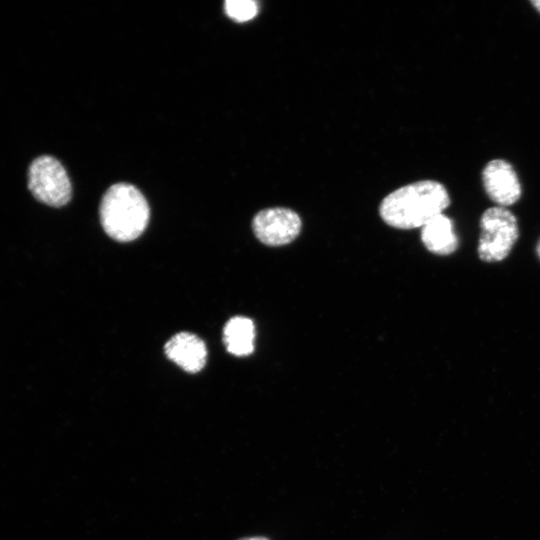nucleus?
Returning <instances> with one entry per match:
<instances>
[{"label": "nucleus", "instance_id": "obj_9", "mask_svg": "<svg viewBox=\"0 0 540 540\" xmlns=\"http://www.w3.org/2000/svg\"><path fill=\"white\" fill-rule=\"evenodd\" d=\"M255 326L251 319L235 316L223 329V342L227 351L235 356L250 355L254 350Z\"/></svg>", "mask_w": 540, "mask_h": 540}, {"label": "nucleus", "instance_id": "obj_7", "mask_svg": "<svg viewBox=\"0 0 540 540\" xmlns=\"http://www.w3.org/2000/svg\"><path fill=\"white\" fill-rule=\"evenodd\" d=\"M164 352L171 361L189 373L199 372L206 363L207 349L204 342L189 332L172 336L166 342Z\"/></svg>", "mask_w": 540, "mask_h": 540}, {"label": "nucleus", "instance_id": "obj_4", "mask_svg": "<svg viewBox=\"0 0 540 540\" xmlns=\"http://www.w3.org/2000/svg\"><path fill=\"white\" fill-rule=\"evenodd\" d=\"M28 188L36 200L52 207L66 205L72 196V186L65 168L49 155L40 156L31 163Z\"/></svg>", "mask_w": 540, "mask_h": 540}, {"label": "nucleus", "instance_id": "obj_8", "mask_svg": "<svg viewBox=\"0 0 540 540\" xmlns=\"http://www.w3.org/2000/svg\"><path fill=\"white\" fill-rule=\"evenodd\" d=\"M421 240L427 250L437 255H449L459 244L453 222L444 214L432 218L422 227Z\"/></svg>", "mask_w": 540, "mask_h": 540}, {"label": "nucleus", "instance_id": "obj_10", "mask_svg": "<svg viewBox=\"0 0 540 540\" xmlns=\"http://www.w3.org/2000/svg\"><path fill=\"white\" fill-rule=\"evenodd\" d=\"M226 14L237 22H245L254 18L258 13L257 2L252 0H226Z\"/></svg>", "mask_w": 540, "mask_h": 540}, {"label": "nucleus", "instance_id": "obj_13", "mask_svg": "<svg viewBox=\"0 0 540 540\" xmlns=\"http://www.w3.org/2000/svg\"><path fill=\"white\" fill-rule=\"evenodd\" d=\"M536 251H537V255H538L539 259H540V239H539V241H538V244H537V247H536Z\"/></svg>", "mask_w": 540, "mask_h": 540}, {"label": "nucleus", "instance_id": "obj_2", "mask_svg": "<svg viewBox=\"0 0 540 540\" xmlns=\"http://www.w3.org/2000/svg\"><path fill=\"white\" fill-rule=\"evenodd\" d=\"M99 214L102 227L109 237L128 242L145 230L150 210L145 197L135 186L117 183L103 195Z\"/></svg>", "mask_w": 540, "mask_h": 540}, {"label": "nucleus", "instance_id": "obj_3", "mask_svg": "<svg viewBox=\"0 0 540 540\" xmlns=\"http://www.w3.org/2000/svg\"><path fill=\"white\" fill-rule=\"evenodd\" d=\"M518 236L517 219L509 209L500 206L488 208L480 218L479 258L489 263L503 260Z\"/></svg>", "mask_w": 540, "mask_h": 540}, {"label": "nucleus", "instance_id": "obj_6", "mask_svg": "<svg viewBox=\"0 0 540 540\" xmlns=\"http://www.w3.org/2000/svg\"><path fill=\"white\" fill-rule=\"evenodd\" d=\"M484 189L500 207L511 206L522 194L521 183L513 166L504 159L489 161L482 171Z\"/></svg>", "mask_w": 540, "mask_h": 540}, {"label": "nucleus", "instance_id": "obj_5", "mask_svg": "<svg viewBox=\"0 0 540 540\" xmlns=\"http://www.w3.org/2000/svg\"><path fill=\"white\" fill-rule=\"evenodd\" d=\"M302 222L293 210L272 207L259 211L253 218L252 228L257 239L268 246L291 243L300 234Z\"/></svg>", "mask_w": 540, "mask_h": 540}, {"label": "nucleus", "instance_id": "obj_11", "mask_svg": "<svg viewBox=\"0 0 540 540\" xmlns=\"http://www.w3.org/2000/svg\"><path fill=\"white\" fill-rule=\"evenodd\" d=\"M238 540H270V539L265 536H249V537H242Z\"/></svg>", "mask_w": 540, "mask_h": 540}, {"label": "nucleus", "instance_id": "obj_12", "mask_svg": "<svg viewBox=\"0 0 540 540\" xmlns=\"http://www.w3.org/2000/svg\"><path fill=\"white\" fill-rule=\"evenodd\" d=\"M531 4L535 7V9L540 13V0H533L531 1Z\"/></svg>", "mask_w": 540, "mask_h": 540}, {"label": "nucleus", "instance_id": "obj_1", "mask_svg": "<svg viewBox=\"0 0 540 540\" xmlns=\"http://www.w3.org/2000/svg\"><path fill=\"white\" fill-rule=\"evenodd\" d=\"M450 205L443 184L434 180L417 181L388 194L379 207L383 221L397 229L423 227L432 218L443 214Z\"/></svg>", "mask_w": 540, "mask_h": 540}]
</instances>
